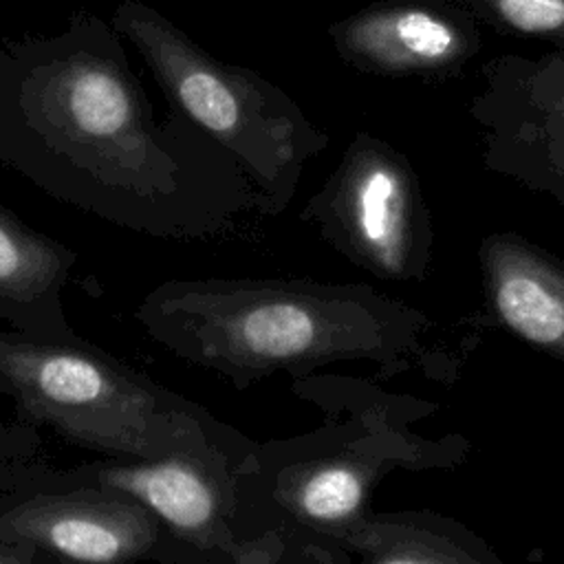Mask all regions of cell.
I'll return each mask as SVG.
<instances>
[{
    "mask_svg": "<svg viewBox=\"0 0 564 564\" xmlns=\"http://www.w3.org/2000/svg\"><path fill=\"white\" fill-rule=\"evenodd\" d=\"M478 264L489 317L564 361V260L511 231L480 240Z\"/></svg>",
    "mask_w": 564,
    "mask_h": 564,
    "instance_id": "cell-10",
    "label": "cell"
},
{
    "mask_svg": "<svg viewBox=\"0 0 564 564\" xmlns=\"http://www.w3.org/2000/svg\"><path fill=\"white\" fill-rule=\"evenodd\" d=\"M42 449V436L35 427L26 425L24 432H20L13 438L0 441V478L15 471L18 467L37 460Z\"/></svg>",
    "mask_w": 564,
    "mask_h": 564,
    "instance_id": "cell-15",
    "label": "cell"
},
{
    "mask_svg": "<svg viewBox=\"0 0 564 564\" xmlns=\"http://www.w3.org/2000/svg\"><path fill=\"white\" fill-rule=\"evenodd\" d=\"M77 258L75 249L0 203V319L37 337H79L64 308V289Z\"/></svg>",
    "mask_w": 564,
    "mask_h": 564,
    "instance_id": "cell-12",
    "label": "cell"
},
{
    "mask_svg": "<svg viewBox=\"0 0 564 564\" xmlns=\"http://www.w3.org/2000/svg\"><path fill=\"white\" fill-rule=\"evenodd\" d=\"M24 427H26L24 423H18V421H13V423H7V421H2V419H0V441L18 436L20 432H24Z\"/></svg>",
    "mask_w": 564,
    "mask_h": 564,
    "instance_id": "cell-17",
    "label": "cell"
},
{
    "mask_svg": "<svg viewBox=\"0 0 564 564\" xmlns=\"http://www.w3.org/2000/svg\"><path fill=\"white\" fill-rule=\"evenodd\" d=\"M0 535L48 562L205 564L143 502L117 489H0Z\"/></svg>",
    "mask_w": 564,
    "mask_h": 564,
    "instance_id": "cell-8",
    "label": "cell"
},
{
    "mask_svg": "<svg viewBox=\"0 0 564 564\" xmlns=\"http://www.w3.org/2000/svg\"><path fill=\"white\" fill-rule=\"evenodd\" d=\"M350 66L375 75H423L458 66L471 51L467 33L430 7L383 2L328 26Z\"/></svg>",
    "mask_w": 564,
    "mask_h": 564,
    "instance_id": "cell-11",
    "label": "cell"
},
{
    "mask_svg": "<svg viewBox=\"0 0 564 564\" xmlns=\"http://www.w3.org/2000/svg\"><path fill=\"white\" fill-rule=\"evenodd\" d=\"M291 392L326 421L306 434L256 443L236 471V498L249 540L280 533L302 564L352 562L339 540L370 511L372 491L390 471L452 469L469 449L460 436L421 438L410 419L432 405L364 379L311 372L291 377Z\"/></svg>",
    "mask_w": 564,
    "mask_h": 564,
    "instance_id": "cell-3",
    "label": "cell"
},
{
    "mask_svg": "<svg viewBox=\"0 0 564 564\" xmlns=\"http://www.w3.org/2000/svg\"><path fill=\"white\" fill-rule=\"evenodd\" d=\"M48 562L35 546L0 535V564H42Z\"/></svg>",
    "mask_w": 564,
    "mask_h": 564,
    "instance_id": "cell-16",
    "label": "cell"
},
{
    "mask_svg": "<svg viewBox=\"0 0 564 564\" xmlns=\"http://www.w3.org/2000/svg\"><path fill=\"white\" fill-rule=\"evenodd\" d=\"M300 220L315 225L330 249L386 282H423L434 229L421 181L405 154L357 132Z\"/></svg>",
    "mask_w": 564,
    "mask_h": 564,
    "instance_id": "cell-6",
    "label": "cell"
},
{
    "mask_svg": "<svg viewBox=\"0 0 564 564\" xmlns=\"http://www.w3.org/2000/svg\"><path fill=\"white\" fill-rule=\"evenodd\" d=\"M110 24L139 51L167 106L231 154L262 196L264 214L280 216L328 134L280 86L214 57L159 9L121 0Z\"/></svg>",
    "mask_w": 564,
    "mask_h": 564,
    "instance_id": "cell-5",
    "label": "cell"
},
{
    "mask_svg": "<svg viewBox=\"0 0 564 564\" xmlns=\"http://www.w3.org/2000/svg\"><path fill=\"white\" fill-rule=\"evenodd\" d=\"M0 394L15 421L101 458L220 449L245 467L256 441L112 352L75 339L0 330ZM238 469V471H240Z\"/></svg>",
    "mask_w": 564,
    "mask_h": 564,
    "instance_id": "cell-4",
    "label": "cell"
},
{
    "mask_svg": "<svg viewBox=\"0 0 564 564\" xmlns=\"http://www.w3.org/2000/svg\"><path fill=\"white\" fill-rule=\"evenodd\" d=\"M238 469L240 463L220 449L143 460L97 458L62 469L31 460L0 478V489H117L152 509L205 564H245L251 540L238 513Z\"/></svg>",
    "mask_w": 564,
    "mask_h": 564,
    "instance_id": "cell-7",
    "label": "cell"
},
{
    "mask_svg": "<svg viewBox=\"0 0 564 564\" xmlns=\"http://www.w3.org/2000/svg\"><path fill=\"white\" fill-rule=\"evenodd\" d=\"M339 544L366 564H500L465 524L434 511H368Z\"/></svg>",
    "mask_w": 564,
    "mask_h": 564,
    "instance_id": "cell-13",
    "label": "cell"
},
{
    "mask_svg": "<svg viewBox=\"0 0 564 564\" xmlns=\"http://www.w3.org/2000/svg\"><path fill=\"white\" fill-rule=\"evenodd\" d=\"M476 117L485 165L564 207V75L535 73L516 93L500 88Z\"/></svg>",
    "mask_w": 564,
    "mask_h": 564,
    "instance_id": "cell-9",
    "label": "cell"
},
{
    "mask_svg": "<svg viewBox=\"0 0 564 564\" xmlns=\"http://www.w3.org/2000/svg\"><path fill=\"white\" fill-rule=\"evenodd\" d=\"M474 9L500 26L564 42V0H447Z\"/></svg>",
    "mask_w": 564,
    "mask_h": 564,
    "instance_id": "cell-14",
    "label": "cell"
},
{
    "mask_svg": "<svg viewBox=\"0 0 564 564\" xmlns=\"http://www.w3.org/2000/svg\"><path fill=\"white\" fill-rule=\"evenodd\" d=\"M174 357L247 390L335 361H372L383 377L412 366L432 319L368 284L308 278H183L132 311Z\"/></svg>",
    "mask_w": 564,
    "mask_h": 564,
    "instance_id": "cell-2",
    "label": "cell"
},
{
    "mask_svg": "<svg viewBox=\"0 0 564 564\" xmlns=\"http://www.w3.org/2000/svg\"><path fill=\"white\" fill-rule=\"evenodd\" d=\"M0 165L161 240L240 238L267 216L231 154L176 110L154 115L121 33L86 9L57 33L0 37Z\"/></svg>",
    "mask_w": 564,
    "mask_h": 564,
    "instance_id": "cell-1",
    "label": "cell"
}]
</instances>
